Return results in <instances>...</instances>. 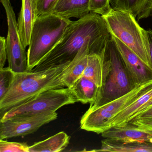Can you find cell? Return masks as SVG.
Listing matches in <instances>:
<instances>
[{
	"mask_svg": "<svg viewBox=\"0 0 152 152\" xmlns=\"http://www.w3.org/2000/svg\"><path fill=\"white\" fill-rule=\"evenodd\" d=\"M112 37L103 17L90 13L73 21L58 44L31 72L42 71L70 63L87 43L106 45Z\"/></svg>",
	"mask_w": 152,
	"mask_h": 152,
	"instance_id": "obj_1",
	"label": "cell"
},
{
	"mask_svg": "<svg viewBox=\"0 0 152 152\" xmlns=\"http://www.w3.org/2000/svg\"><path fill=\"white\" fill-rule=\"evenodd\" d=\"M73 63V60L42 71L15 73L9 90L0 99L1 117L11 108L42 92L66 87L65 76Z\"/></svg>",
	"mask_w": 152,
	"mask_h": 152,
	"instance_id": "obj_2",
	"label": "cell"
},
{
	"mask_svg": "<svg viewBox=\"0 0 152 152\" xmlns=\"http://www.w3.org/2000/svg\"><path fill=\"white\" fill-rule=\"evenodd\" d=\"M72 22L53 14L37 18L27 53L29 72L58 44Z\"/></svg>",
	"mask_w": 152,
	"mask_h": 152,
	"instance_id": "obj_3",
	"label": "cell"
},
{
	"mask_svg": "<svg viewBox=\"0 0 152 152\" xmlns=\"http://www.w3.org/2000/svg\"><path fill=\"white\" fill-rule=\"evenodd\" d=\"M111 65L109 74L104 85L99 88L96 101L90 104L89 109L101 106L117 99L137 87L127 69L113 38L107 44Z\"/></svg>",
	"mask_w": 152,
	"mask_h": 152,
	"instance_id": "obj_4",
	"label": "cell"
},
{
	"mask_svg": "<svg viewBox=\"0 0 152 152\" xmlns=\"http://www.w3.org/2000/svg\"><path fill=\"white\" fill-rule=\"evenodd\" d=\"M102 16L112 36L120 40L152 67L146 30L139 25L136 18L129 12L113 9Z\"/></svg>",
	"mask_w": 152,
	"mask_h": 152,
	"instance_id": "obj_5",
	"label": "cell"
},
{
	"mask_svg": "<svg viewBox=\"0 0 152 152\" xmlns=\"http://www.w3.org/2000/svg\"><path fill=\"white\" fill-rule=\"evenodd\" d=\"M77 101L69 88L52 89L37 96L6 112L0 122L15 117L36 115L48 112H55L66 105Z\"/></svg>",
	"mask_w": 152,
	"mask_h": 152,
	"instance_id": "obj_6",
	"label": "cell"
},
{
	"mask_svg": "<svg viewBox=\"0 0 152 152\" xmlns=\"http://www.w3.org/2000/svg\"><path fill=\"white\" fill-rule=\"evenodd\" d=\"M152 86V81L139 85L126 95L94 109H88L80 120V128L88 132L102 134L111 118L131 104Z\"/></svg>",
	"mask_w": 152,
	"mask_h": 152,
	"instance_id": "obj_7",
	"label": "cell"
},
{
	"mask_svg": "<svg viewBox=\"0 0 152 152\" xmlns=\"http://www.w3.org/2000/svg\"><path fill=\"white\" fill-rule=\"evenodd\" d=\"M6 12L8 24L6 39L9 67L15 73L29 72L27 56L18 31L15 14L10 0H0Z\"/></svg>",
	"mask_w": 152,
	"mask_h": 152,
	"instance_id": "obj_8",
	"label": "cell"
},
{
	"mask_svg": "<svg viewBox=\"0 0 152 152\" xmlns=\"http://www.w3.org/2000/svg\"><path fill=\"white\" fill-rule=\"evenodd\" d=\"M57 117L56 112H48L36 115L13 117L0 122V140L31 134Z\"/></svg>",
	"mask_w": 152,
	"mask_h": 152,
	"instance_id": "obj_9",
	"label": "cell"
},
{
	"mask_svg": "<svg viewBox=\"0 0 152 152\" xmlns=\"http://www.w3.org/2000/svg\"><path fill=\"white\" fill-rule=\"evenodd\" d=\"M137 86L152 81V67L120 40L112 36Z\"/></svg>",
	"mask_w": 152,
	"mask_h": 152,
	"instance_id": "obj_10",
	"label": "cell"
},
{
	"mask_svg": "<svg viewBox=\"0 0 152 152\" xmlns=\"http://www.w3.org/2000/svg\"><path fill=\"white\" fill-rule=\"evenodd\" d=\"M110 65V57L106 45L102 55L95 53L89 54L83 76L92 81L99 88H101L109 74Z\"/></svg>",
	"mask_w": 152,
	"mask_h": 152,
	"instance_id": "obj_11",
	"label": "cell"
},
{
	"mask_svg": "<svg viewBox=\"0 0 152 152\" xmlns=\"http://www.w3.org/2000/svg\"><path fill=\"white\" fill-rule=\"evenodd\" d=\"M101 135L105 138L123 142H152V130L139 128L131 123L124 126L112 127Z\"/></svg>",
	"mask_w": 152,
	"mask_h": 152,
	"instance_id": "obj_12",
	"label": "cell"
},
{
	"mask_svg": "<svg viewBox=\"0 0 152 152\" xmlns=\"http://www.w3.org/2000/svg\"><path fill=\"white\" fill-rule=\"evenodd\" d=\"M22 7L18 20L21 41L25 48L30 45L31 34L37 18V0H21Z\"/></svg>",
	"mask_w": 152,
	"mask_h": 152,
	"instance_id": "obj_13",
	"label": "cell"
},
{
	"mask_svg": "<svg viewBox=\"0 0 152 152\" xmlns=\"http://www.w3.org/2000/svg\"><path fill=\"white\" fill-rule=\"evenodd\" d=\"M152 98V86L131 104L111 118L107 124L106 131L112 127L124 126L132 121L140 110Z\"/></svg>",
	"mask_w": 152,
	"mask_h": 152,
	"instance_id": "obj_14",
	"label": "cell"
},
{
	"mask_svg": "<svg viewBox=\"0 0 152 152\" xmlns=\"http://www.w3.org/2000/svg\"><path fill=\"white\" fill-rule=\"evenodd\" d=\"M90 0H58L51 14L70 19L80 18L90 13Z\"/></svg>",
	"mask_w": 152,
	"mask_h": 152,
	"instance_id": "obj_15",
	"label": "cell"
},
{
	"mask_svg": "<svg viewBox=\"0 0 152 152\" xmlns=\"http://www.w3.org/2000/svg\"><path fill=\"white\" fill-rule=\"evenodd\" d=\"M110 3L113 9L129 12L137 21L152 15V0H110Z\"/></svg>",
	"mask_w": 152,
	"mask_h": 152,
	"instance_id": "obj_16",
	"label": "cell"
},
{
	"mask_svg": "<svg viewBox=\"0 0 152 152\" xmlns=\"http://www.w3.org/2000/svg\"><path fill=\"white\" fill-rule=\"evenodd\" d=\"M101 147L97 152H152V142H123L105 138L101 141Z\"/></svg>",
	"mask_w": 152,
	"mask_h": 152,
	"instance_id": "obj_17",
	"label": "cell"
},
{
	"mask_svg": "<svg viewBox=\"0 0 152 152\" xmlns=\"http://www.w3.org/2000/svg\"><path fill=\"white\" fill-rule=\"evenodd\" d=\"M100 88L92 81L83 75L70 88L77 102L92 104L96 101Z\"/></svg>",
	"mask_w": 152,
	"mask_h": 152,
	"instance_id": "obj_18",
	"label": "cell"
},
{
	"mask_svg": "<svg viewBox=\"0 0 152 152\" xmlns=\"http://www.w3.org/2000/svg\"><path fill=\"white\" fill-rule=\"evenodd\" d=\"M70 141V137L64 132L29 146V152H58L65 149Z\"/></svg>",
	"mask_w": 152,
	"mask_h": 152,
	"instance_id": "obj_19",
	"label": "cell"
},
{
	"mask_svg": "<svg viewBox=\"0 0 152 152\" xmlns=\"http://www.w3.org/2000/svg\"><path fill=\"white\" fill-rule=\"evenodd\" d=\"M15 73L9 66L0 69V99L5 96L9 90Z\"/></svg>",
	"mask_w": 152,
	"mask_h": 152,
	"instance_id": "obj_20",
	"label": "cell"
},
{
	"mask_svg": "<svg viewBox=\"0 0 152 152\" xmlns=\"http://www.w3.org/2000/svg\"><path fill=\"white\" fill-rule=\"evenodd\" d=\"M112 9L110 0H90V13L103 16L107 14Z\"/></svg>",
	"mask_w": 152,
	"mask_h": 152,
	"instance_id": "obj_21",
	"label": "cell"
},
{
	"mask_svg": "<svg viewBox=\"0 0 152 152\" xmlns=\"http://www.w3.org/2000/svg\"><path fill=\"white\" fill-rule=\"evenodd\" d=\"M29 147L26 143L10 142L0 140L1 152H29Z\"/></svg>",
	"mask_w": 152,
	"mask_h": 152,
	"instance_id": "obj_22",
	"label": "cell"
},
{
	"mask_svg": "<svg viewBox=\"0 0 152 152\" xmlns=\"http://www.w3.org/2000/svg\"><path fill=\"white\" fill-rule=\"evenodd\" d=\"M58 0H37V17L52 13Z\"/></svg>",
	"mask_w": 152,
	"mask_h": 152,
	"instance_id": "obj_23",
	"label": "cell"
},
{
	"mask_svg": "<svg viewBox=\"0 0 152 152\" xmlns=\"http://www.w3.org/2000/svg\"><path fill=\"white\" fill-rule=\"evenodd\" d=\"M7 59V53L6 47V39L0 37V69L4 68Z\"/></svg>",
	"mask_w": 152,
	"mask_h": 152,
	"instance_id": "obj_24",
	"label": "cell"
},
{
	"mask_svg": "<svg viewBox=\"0 0 152 152\" xmlns=\"http://www.w3.org/2000/svg\"><path fill=\"white\" fill-rule=\"evenodd\" d=\"M130 123L141 129L152 130V118L139 119Z\"/></svg>",
	"mask_w": 152,
	"mask_h": 152,
	"instance_id": "obj_25",
	"label": "cell"
},
{
	"mask_svg": "<svg viewBox=\"0 0 152 152\" xmlns=\"http://www.w3.org/2000/svg\"><path fill=\"white\" fill-rule=\"evenodd\" d=\"M147 39L148 42V50H149V57H150V62L151 66L152 67V30L149 29L146 30Z\"/></svg>",
	"mask_w": 152,
	"mask_h": 152,
	"instance_id": "obj_26",
	"label": "cell"
},
{
	"mask_svg": "<svg viewBox=\"0 0 152 152\" xmlns=\"http://www.w3.org/2000/svg\"><path fill=\"white\" fill-rule=\"evenodd\" d=\"M152 118V107L149 108L147 111L141 114L140 115L135 118L134 120H137L139 119H142V118ZM132 122V121H131Z\"/></svg>",
	"mask_w": 152,
	"mask_h": 152,
	"instance_id": "obj_27",
	"label": "cell"
},
{
	"mask_svg": "<svg viewBox=\"0 0 152 152\" xmlns=\"http://www.w3.org/2000/svg\"></svg>",
	"mask_w": 152,
	"mask_h": 152,
	"instance_id": "obj_28",
	"label": "cell"
}]
</instances>
